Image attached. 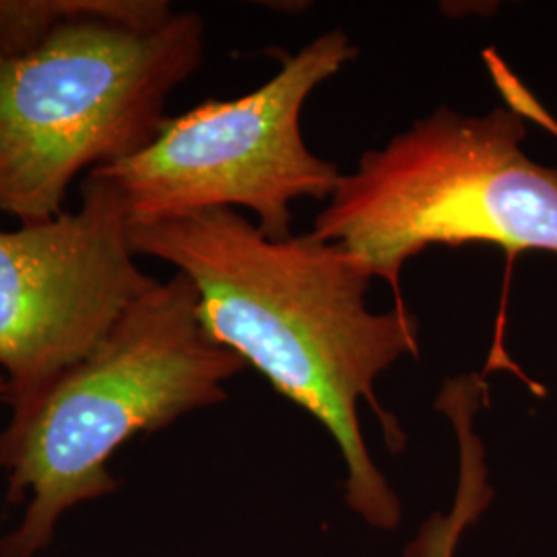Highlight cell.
Segmentation results:
<instances>
[{
  "label": "cell",
  "instance_id": "6da1fadb",
  "mask_svg": "<svg viewBox=\"0 0 557 557\" xmlns=\"http://www.w3.org/2000/svg\"><path fill=\"white\" fill-rule=\"evenodd\" d=\"M128 238L137 257L193 281L209 337L324 425L345 462L349 510L380 531L398 529L403 504L366 446L359 405L379 419L391 453H403L407 434L374 386L400 359L418 358L416 312H372L374 275L343 244L312 232L267 238L236 209L131 221Z\"/></svg>",
  "mask_w": 557,
  "mask_h": 557
},
{
  "label": "cell",
  "instance_id": "5b68a950",
  "mask_svg": "<svg viewBox=\"0 0 557 557\" xmlns=\"http://www.w3.org/2000/svg\"><path fill=\"white\" fill-rule=\"evenodd\" d=\"M356 57L358 46L343 29L326 32L281 59L255 91L168 116L139 153L94 174L119 188L131 221L248 209L267 238H289L292 202L331 199L343 176L308 149L304 106Z\"/></svg>",
  "mask_w": 557,
  "mask_h": 557
},
{
  "label": "cell",
  "instance_id": "8992f818",
  "mask_svg": "<svg viewBox=\"0 0 557 557\" xmlns=\"http://www.w3.org/2000/svg\"><path fill=\"white\" fill-rule=\"evenodd\" d=\"M128 223L119 188L91 172L75 213L0 230V370L9 407L87 358L158 283L137 264Z\"/></svg>",
  "mask_w": 557,
  "mask_h": 557
},
{
  "label": "cell",
  "instance_id": "52a82bcc",
  "mask_svg": "<svg viewBox=\"0 0 557 557\" xmlns=\"http://www.w3.org/2000/svg\"><path fill=\"white\" fill-rule=\"evenodd\" d=\"M485 405L487 384L478 372L448 379L440 388L434 409L450 423L457 440V490L448 512L438 510L425 518L403 557H457L465 533L490 508L494 487L490 483L485 444L475 428V419Z\"/></svg>",
  "mask_w": 557,
  "mask_h": 557
},
{
  "label": "cell",
  "instance_id": "7a4b0ae2",
  "mask_svg": "<svg viewBox=\"0 0 557 557\" xmlns=\"http://www.w3.org/2000/svg\"><path fill=\"white\" fill-rule=\"evenodd\" d=\"M246 368L205 331L190 278L158 281L87 358L11 407L0 473L25 510L0 557L40 556L60 518L119 490L110 460L124 444L225 403V384Z\"/></svg>",
  "mask_w": 557,
  "mask_h": 557
},
{
  "label": "cell",
  "instance_id": "3957f363",
  "mask_svg": "<svg viewBox=\"0 0 557 557\" xmlns=\"http://www.w3.org/2000/svg\"><path fill=\"white\" fill-rule=\"evenodd\" d=\"M524 120L504 106L465 116L442 106L343 174L312 234L343 244L384 278L397 306L405 264L430 246L492 244L557 257V168L522 149Z\"/></svg>",
  "mask_w": 557,
  "mask_h": 557
},
{
  "label": "cell",
  "instance_id": "277c9868",
  "mask_svg": "<svg viewBox=\"0 0 557 557\" xmlns=\"http://www.w3.org/2000/svg\"><path fill=\"white\" fill-rule=\"evenodd\" d=\"M202 57L195 11L156 29L77 21L29 54H0V215L20 225L59 218L81 174L158 137L170 96Z\"/></svg>",
  "mask_w": 557,
  "mask_h": 557
},
{
  "label": "cell",
  "instance_id": "9c48e42d",
  "mask_svg": "<svg viewBox=\"0 0 557 557\" xmlns=\"http://www.w3.org/2000/svg\"><path fill=\"white\" fill-rule=\"evenodd\" d=\"M4 391H7V380L0 374V398L4 397Z\"/></svg>",
  "mask_w": 557,
  "mask_h": 557
},
{
  "label": "cell",
  "instance_id": "ba28073f",
  "mask_svg": "<svg viewBox=\"0 0 557 557\" xmlns=\"http://www.w3.org/2000/svg\"><path fill=\"white\" fill-rule=\"evenodd\" d=\"M174 15L168 0H0V54H29L59 27L77 21L156 29Z\"/></svg>",
  "mask_w": 557,
  "mask_h": 557
}]
</instances>
